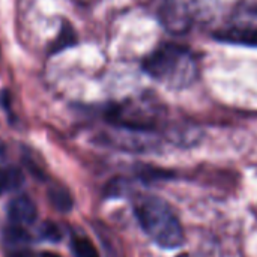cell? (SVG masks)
<instances>
[{"instance_id": "30bf717a", "label": "cell", "mask_w": 257, "mask_h": 257, "mask_svg": "<svg viewBox=\"0 0 257 257\" xmlns=\"http://www.w3.org/2000/svg\"><path fill=\"white\" fill-rule=\"evenodd\" d=\"M42 238L51 239V241H57V239H60V230L54 224H51V223L44 224V227H42Z\"/></svg>"}, {"instance_id": "3957f363", "label": "cell", "mask_w": 257, "mask_h": 257, "mask_svg": "<svg viewBox=\"0 0 257 257\" xmlns=\"http://www.w3.org/2000/svg\"><path fill=\"white\" fill-rule=\"evenodd\" d=\"M166 110L155 96L139 95L116 104L110 113V120L120 128L136 130V131H154L161 119L164 117Z\"/></svg>"}, {"instance_id": "9c48e42d", "label": "cell", "mask_w": 257, "mask_h": 257, "mask_svg": "<svg viewBox=\"0 0 257 257\" xmlns=\"http://www.w3.org/2000/svg\"><path fill=\"white\" fill-rule=\"evenodd\" d=\"M20 181H21L20 173L11 172V170L5 172V170L0 169V194H2L3 191H6V190L14 188L15 185H18Z\"/></svg>"}, {"instance_id": "52a82bcc", "label": "cell", "mask_w": 257, "mask_h": 257, "mask_svg": "<svg viewBox=\"0 0 257 257\" xmlns=\"http://www.w3.org/2000/svg\"><path fill=\"white\" fill-rule=\"evenodd\" d=\"M71 248L75 257H99L93 242L86 236H75L72 239Z\"/></svg>"}, {"instance_id": "6da1fadb", "label": "cell", "mask_w": 257, "mask_h": 257, "mask_svg": "<svg viewBox=\"0 0 257 257\" xmlns=\"http://www.w3.org/2000/svg\"><path fill=\"white\" fill-rule=\"evenodd\" d=\"M143 68L149 77L172 90H184L199 77L196 56L187 47L172 42L151 51L143 60Z\"/></svg>"}, {"instance_id": "8992f818", "label": "cell", "mask_w": 257, "mask_h": 257, "mask_svg": "<svg viewBox=\"0 0 257 257\" xmlns=\"http://www.w3.org/2000/svg\"><path fill=\"white\" fill-rule=\"evenodd\" d=\"M36 206L32 202L29 196H18L14 200H11L8 206V217L12 223V226L26 229L32 226L36 220Z\"/></svg>"}, {"instance_id": "ba28073f", "label": "cell", "mask_w": 257, "mask_h": 257, "mask_svg": "<svg viewBox=\"0 0 257 257\" xmlns=\"http://www.w3.org/2000/svg\"><path fill=\"white\" fill-rule=\"evenodd\" d=\"M50 200L54 205V208H57L62 212H68L72 208V199H71L69 193L63 191L60 188L50 193Z\"/></svg>"}, {"instance_id": "5b68a950", "label": "cell", "mask_w": 257, "mask_h": 257, "mask_svg": "<svg viewBox=\"0 0 257 257\" xmlns=\"http://www.w3.org/2000/svg\"><path fill=\"white\" fill-rule=\"evenodd\" d=\"M220 38L229 42L257 47V9L238 14Z\"/></svg>"}, {"instance_id": "277c9868", "label": "cell", "mask_w": 257, "mask_h": 257, "mask_svg": "<svg viewBox=\"0 0 257 257\" xmlns=\"http://www.w3.org/2000/svg\"><path fill=\"white\" fill-rule=\"evenodd\" d=\"M155 15L172 35H184L193 26V12L185 0H157Z\"/></svg>"}, {"instance_id": "8fae6325", "label": "cell", "mask_w": 257, "mask_h": 257, "mask_svg": "<svg viewBox=\"0 0 257 257\" xmlns=\"http://www.w3.org/2000/svg\"><path fill=\"white\" fill-rule=\"evenodd\" d=\"M41 257H60V256H57V254H54V253H42Z\"/></svg>"}, {"instance_id": "7c38bea8", "label": "cell", "mask_w": 257, "mask_h": 257, "mask_svg": "<svg viewBox=\"0 0 257 257\" xmlns=\"http://www.w3.org/2000/svg\"><path fill=\"white\" fill-rule=\"evenodd\" d=\"M181 257H190V256H181Z\"/></svg>"}, {"instance_id": "7a4b0ae2", "label": "cell", "mask_w": 257, "mask_h": 257, "mask_svg": "<svg viewBox=\"0 0 257 257\" xmlns=\"http://www.w3.org/2000/svg\"><path fill=\"white\" fill-rule=\"evenodd\" d=\"M134 214L143 232L158 247L175 250L184 244V227L164 199L157 196H142L134 203Z\"/></svg>"}]
</instances>
